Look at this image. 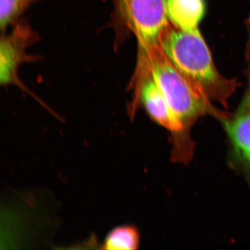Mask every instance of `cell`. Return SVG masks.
<instances>
[{"label":"cell","mask_w":250,"mask_h":250,"mask_svg":"<svg viewBox=\"0 0 250 250\" xmlns=\"http://www.w3.org/2000/svg\"><path fill=\"white\" fill-rule=\"evenodd\" d=\"M161 48L175 66L208 96L226 107L238 86L236 80L221 76L199 29L184 31L168 26L161 37Z\"/></svg>","instance_id":"1"},{"label":"cell","mask_w":250,"mask_h":250,"mask_svg":"<svg viewBox=\"0 0 250 250\" xmlns=\"http://www.w3.org/2000/svg\"><path fill=\"white\" fill-rule=\"evenodd\" d=\"M144 67L145 74L148 73V77L154 80L186 127L206 114H213L221 120L228 117L225 112L214 110L208 96L172 63L161 44L153 47L140 58L139 72Z\"/></svg>","instance_id":"2"},{"label":"cell","mask_w":250,"mask_h":250,"mask_svg":"<svg viewBox=\"0 0 250 250\" xmlns=\"http://www.w3.org/2000/svg\"><path fill=\"white\" fill-rule=\"evenodd\" d=\"M112 5L111 23L115 30L125 27L135 34L139 54L160 45L169 26L167 0H107Z\"/></svg>","instance_id":"3"},{"label":"cell","mask_w":250,"mask_h":250,"mask_svg":"<svg viewBox=\"0 0 250 250\" xmlns=\"http://www.w3.org/2000/svg\"><path fill=\"white\" fill-rule=\"evenodd\" d=\"M139 97L150 116L172 134V159L177 162H189L194 144L187 132L186 125L175 113L163 93L151 77L140 84Z\"/></svg>","instance_id":"4"},{"label":"cell","mask_w":250,"mask_h":250,"mask_svg":"<svg viewBox=\"0 0 250 250\" xmlns=\"http://www.w3.org/2000/svg\"><path fill=\"white\" fill-rule=\"evenodd\" d=\"M11 27L9 33H1L0 83L4 86L14 85L31 94L19 76V70L26 62L39 60L38 56L28 54L27 50L38 42L40 37L23 18Z\"/></svg>","instance_id":"5"},{"label":"cell","mask_w":250,"mask_h":250,"mask_svg":"<svg viewBox=\"0 0 250 250\" xmlns=\"http://www.w3.org/2000/svg\"><path fill=\"white\" fill-rule=\"evenodd\" d=\"M241 103L223 121L230 146L232 160L250 184V74Z\"/></svg>","instance_id":"6"},{"label":"cell","mask_w":250,"mask_h":250,"mask_svg":"<svg viewBox=\"0 0 250 250\" xmlns=\"http://www.w3.org/2000/svg\"><path fill=\"white\" fill-rule=\"evenodd\" d=\"M206 10L205 0H167L168 20L180 30L198 29Z\"/></svg>","instance_id":"7"},{"label":"cell","mask_w":250,"mask_h":250,"mask_svg":"<svg viewBox=\"0 0 250 250\" xmlns=\"http://www.w3.org/2000/svg\"><path fill=\"white\" fill-rule=\"evenodd\" d=\"M140 236L135 228L125 226L115 228L109 232L102 244V249L130 250L138 249Z\"/></svg>","instance_id":"8"},{"label":"cell","mask_w":250,"mask_h":250,"mask_svg":"<svg viewBox=\"0 0 250 250\" xmlns=\"http://www.w3.org/2000/svg\"><path fill=\"white\" fill-rule=\"evenodd\" d=\"M40 0H0V28L5 33L18 21L31 5Z\"/></svg>","instance_id":"9"},{"label":"cell","mask_w":250,"mask_h":250,"mask_svg":"<svg viewBox=\"0 0 250 250\" xmlns=\"http://www.w3.org/2000/svg\"><path fill=\"white\" fill-rule=\"evenodd\" d=\"M246 26L248 33V40L246 49V59L248 65L247 74H250V10L248 17L246 21Z\"/></svg>","instance_id":"10"}]
</instances>
